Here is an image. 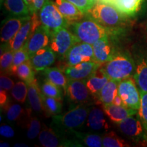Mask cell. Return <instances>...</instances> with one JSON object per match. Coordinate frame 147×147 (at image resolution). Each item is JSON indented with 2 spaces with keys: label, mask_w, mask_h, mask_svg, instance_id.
<instances>
[{
  "label": "cell",
  "mask_w": 147,
  "mask_h": 147,
  "mask_svg": "<svg viewBox=\"0 0 147 147\" xmlns=\"http://www.w3.org/2000/svg\"><path fill=\"white\" fill-rule=\"evenodd\" d=\"M85 15L93 18L112 34L122 32L128 25V16L119 12L110 3L98 0Z\"/></svg>",
  "instance_id": "1"
},
{
  "label": "cell",
  "mask_w": 147,
  "mask_h": 147,
  "mask_svg": "<svg viewBox=\"0 0 147 147\" xmlns=\"http://www.w3.org/2000/svg\"><path fill=\"white\" fill-rule=\"evenodd\" d=\"M80 42L93 45L97 40L112 33L90 16L85 15L80 21L69 24L67 27Z\"/></svg>",
  "instance_id": "2"
},
{
  "label": "cell",
  "mask_w": 147,
  "mask_h": 147,
  "mask_svg": "<svg viewBox=\"0 0 147 147\" xmlns=\"http://www.w3.org/2000/svg\"><path fill=\"white\" fill-rule=\"evenodd\" d=\"M110 80L120 82L134 76L136 65L129 53L116 52L110 61L102 64Z\"/></svg>",
  "instance_id": "3"
},
{
  "label": "cell",
  "mask_w": 147,
  "mask_h": 147,
  "mask_svg": "<svg viewBox=\"0 0 147 147\" xmlns=\"http://www.w3.org/2000/svg\"><path fill=\"white\" fill-rule=\"evenodd\" d=\"M90 109L84 104H78L62 115L53 116V125L59 131H71L87 121Z\"/></svg>",
  "instance_id": "4"
},
{
  "label": "cell",
  "mask_w": 147,
  "mask_h": 147,
  "mask_svg": "<svg viewBox=\"0 0 147 147\" xmlns=\"http://www.w3.org/2000/svg\"><path fill=\"white\" fill-rule=\"evenodd\" d=\"M80 40L67 27H61L51 32L49 47L57 56L63 59L69 49Z\"/></svg>",
  "instance_id": "5"
},
{
  "label": "cell",
  "mask_w": 147,
  "mask_h": 147,
  "mask_svg": "<svg viewBox=\"0 0 147 147\" xmlns=\"http://www.w3.org/2000/svg\"><path fill=\"white\" fill-rule=\"evenodd\" d=\"M39 19L42 25L47 27L51 31L61 27L67 28L69 24L52 0H46L45 4L39 11Z\"/></svg>",
  "instance_id": "6"
},
{
  "label": "cell",
  "mask_w": 147,
  "mask_h": 147,
  "mask_svg": "<svg viewBox=\"0 0 147 147\" xmlns=\"http://www.w3.org/2000/svg\"><path fill=\"white\" fill-rule=\"evenodd\" d=\"M41 22L38 18L37 13H34L22 25L14 37L10 42L5 43L4 47L15 52L25 45L32 34L41 25Z\"/></svg>",
  "instance_id": "7"
},
{
  "label": "cell",
  "mask_w": 147,
  "mask_h": 147,
  "mask_svg": "<svg viewBox=\"0 0 147 147\" xmlns=\"http://www.w3.org/2000/svg\"><path fill=\"white\" fill-rule=\"evenodd\" d=\"M118 95L121 97L125 106L134 110H139L141 102L140 92L131 77L119 82Z\"/></svg>",
  "instance_id": "8"
},
{
  "label": "cell",
  "mask_w": 147,
  "mask_h": 147,
  "mask_svg": "<svg viewBox=\"0 0 147 147\" xmlns=\"http://www.w3.org/2000/svg\"><path fill=\"white\" fill-rule=\"evenodd\" d=\"M63 60L65 66L74 65L82 62L95 61L93 46L85 42H78L69 49Z\"/></svg>",
  "instance_id": "9"
},
{
  "label": "cell",
  "mask_w": 147,
  "mask_h": 147,
  "mask_svg": "<svg viewBox=\"0 0 147 147\" xmlns=\"http://www.w3.org/2000/svg\"><path fill=\"white\" fill-rule=\"evenodd\" d=\"M119 129L136 140L147 141V135L138 114L129 116L118 124Z\"/></svg>",
  "instance_id": "10"
},
{
  "label": "cell",
  "mask_w": 147,
  "mask_h": 147,
  "mask_svg": "<svg viewBox=\"0 0 147 147\" xmlns=\"http://www.w3.org/2000/svg\"><path fill=\"white\" fill-rule=\"evenodd\" d=\"M134 59L136 65L134 80L140 92H147V49L138 51Z\"/></svg>",
  "instance_id": "11"
},
{
  "label": "cell",
  "mask_w": 147,
  "mask_h": 147,
  "mask_svg": "<svg viewBox=\"0 0 147 147\" xmlns=\"http://www.w3.org/2000/svg\"><path fill=\"white\" fill-rule=\"evenodd\" d=\"M51 32L52 31L50 29L43 25H40L34 31L25 44L29 57L37 51L49 46L51 41Z\"/></svg>",
  "instance_id": "12"
},
{
  "label": "cell",
  "mask_w": 147,
  "mask_h": 147,
  "mask_svg": "<svg viewBox=\"0 0 147 147\" xmlns=\"http://www.w3.org/2000/svg\"><path fill=\"white\" fill-rule=\"evenodd\" d=\"M66 94L72 104H85L89 101L91 93L86 84V80H69Z\"/></svg>",
  "instance_id": "13"
},
{
  "label": "cell",
  "mask_w": 147,
  "mask_h": 147,
  "mask_svg": "<svg viewBox=\"0 0 147 147\" xmlns=\"http://www.w3.org/2000/svg\"><path fill=\"white\" fill-rule=\"evenodd\" d=\"M101 65L95 61L80 63L74 65L65 66L63 71L68 80H84L89 78Z\"/></svg>",
  "instance_id": "14"
},
{
  "label": "cell",
  "mask_w": 147,
  "mask_h": 147,
  "mask_svg": "<svg viewBox=\"0 0 147 147\" xmlns=\"http://www.w3.org/2000/svg\"><path fill=\"white\" fill-rule=\"evenodd\" d=\"M39 141L42 146L45 147H57V146H82L77 142L71 140H63L60 138L57 134L53 129L44 127L40 131Z\"/></svg>",
  "instance_id": "15"
},
{
  "label": "cell",
  "mask_w": 147,
  "mask_h": 147,
  "mask_svg": "<svg viewBox=\"0 0 147 147\" xmlns=\"http://www.w3.org/2000/svg\"><path fill=\"white\" fill-rule=\"evenodd\" d=\"M56 57L55 53L48 46L34 53L29 60L35 71H42L55 63Z\"/></svg>",
  "instance_id": "16"
},
{
  "label": "cell",
  "mask_w": 147,
  "mask_h": 147,
  "mask_svg": "<svg viewBox=\"0 0 147 147\" xmlns=\"http://www.w3.org/2000/svg\"><path fill=\"white\" fill-rule=\"evenodd\" d=\"M95 61L98 63L104 64L113 58L116 51L109 39V36L97 40L92 45Z\"/></svg>",
  "instance_id": "17"
},
{
  "label": "cell",
  "mask_w": 147,
  "mask_h": 147,
  "mask_svg": "<svg viewBox=\"0 0 147 147\" xmlns=\"http://www.w3.org/2000/svg\"><path fill=\"white\" fill-rule=\"evenodd\" d=\"M27 16H15L9 18L3 22L1 29V42L7 43L10 42L18 32L23 24L29 18Z\"/></svg>",
  "instance_id": "18"
},
{
  "label": "cell",
  "mask_w": 147,
  "mask_h": 147,
  "mask_svg": "<svg viewBox=\"0 0 147 147\" xmlns=\"http://www.w3.org/2000/svg\"><path fill=\"white\" fill-rule=\"evenodd\" d=\"M102 108L104 113L110 119V121L117 124L124 120L127 117L138 113V110L132 109L125 105L117 106L110 104L102 105Z\"/></svg>",
  "instance_id": "19"
},
{
  "label": "cell",
  "mask_w": 147,
  "mask_h": 147,
  "mask_svg": "<svg viewBox=\"0 0 147 147\" xmlns=\"http://www.w3.org/2000/svg\"><path fill=\"white\" fill-rule=\"evenodd\" d=\"M109 80L102 65H101L95 72L86 80V84L91 95L97 97L101 90Z\"/></svg>",
  "instance_id": "20"
},
{
  "label": "cell",
  "mask_w": 147,
  "mask_h": 147,
  "mask_svg": "<svg viewBox=\"0 0 147 147\" xmlns=\"http://www.w3.org/2000/svg\"><path fill=\"white\" fill-rule=\"evenodd\" d=\"M59 10L69 23L81 20L85 14L68 0H53Z\"/></svg>",
  "instance_id": "21"
},
{
  "label": "cell",
  "mask_w": 147,
  "mask_h": 147,
  "mask_svg": "<svg viewBox=\"0 0 147 147\" xmlns=\"http://www.w3.org/2000/svg\"><path fill=\"white\" fill-rule=\"evenodd\" d=\"M27 86H28L27 97L31 108L37 113L44 112L43 98H42L43 93L36 79L35 78L34 80L27 84Z\"/></svg>",
  "instance_id": "22"
},
{
  "label": "cell",
  "mask_w": 147,
  "mask_h": 147,
  "mask_svg": "<svg viewBox=\"0 0 147 147\" xmlns=\"http://www.w3.org/2000/svg\"><path fill=\"white\" fill-rule=\"evenodd\" d=\"M87 125L93 130L108 129L109 125L104 117V110L97 107L90 110L87 119Z\"/></svg>",
  "instance_id": "23"
},
{
  "label": "cell",
  "mask_w": 147,
  "mask_h": 147,
  "mask_svg": "<svg viewBox=\"0 0 147 147\" xmlns=\"http://www.w3.org/2000/svg\"><path fill=\"white\" fill-rule=\"evenodd\" d=\"M143 0H111L108 3L114 5L127 16H134L140 9Z\"/></svg>",
  "instance_id": "24"
},
{
  "label": "cell",
  "mask_w": 147,
  "mask_h": 147,
  "mask_svg": "<svg viewBox=\"0 0 147 147\" xmlns=\"http://www.w3.org/2000/svg\"><path fill=\"white\" fill-rule=\"evenodd\" d=\"M42 71H43V75L46 77V79L50 80L53 83L61 88L64 94H66L69 80L62 69L56 67H49L42 70Z\"/></svg>",
  "instance_id": "25"
},
{
  "label": "cell",
  "mask_w": 147,
  "mask_h": 147,
  "mask_svg": "<svg viewBox=\"0 0 147 147\" xmlns=\"http://www.w3.org/2000/svg\"><path fill=\"white\" fill-rule=\"evenodd\" d=\"M119 83V82L117 80H108L97 97L100 104L102 105H107L113 103L114 99L118 95Z\"/></svg>",
  "instance_id": "26"
},
{
  "label": "cell",
  "mask_w": 147,
  "mask_h": 147,
  "mask_svg": "<svg viewBox=\"0 0 147 147\" xmlns=\"http://www.w3.org/2000/svg\"><path fill=\"white\" fill-rule=\"evenodd\" d=\"M3 5L12 15L27 16L31 15L30 10L25 0H3Z\"/></svg>",
  "instance_id": "27"
},
{
  "label": "cell",
  "mask_w": 147,
  "mask_h": 147,
  "mask_svg": "<svg viewBox=\"0 0 147 147\" xmlns=\"http://www.w3.org/2000/svg\"><path fill=\"white\" fill-rule=\"evenodd\" d=\"M42 98H43L44 113L47 114V116L58 115L61 113V100L46 96L44 94L42 95Z\"/></svg>",
  "instance_id": "28"
},
{
  "label": "cell",
  "mask_w": 147,
  "mask_h": 147,
  "mask_svg": "<svg viewBox=\"0 0 147 147\" xmlns=\"http://www.w3.org/2000/svg\"><path fill=\"white\" fill-rule=\"evenodd\" d=\"M34 71L30 60L29 59L18 66L16 69L15 75L21 80L28 84L35 79Z\"/></svg>",
  "instance_id": "29"
},
{
  "label": "cell",
  "mask_w": 147,
  "mask_h": 147,
  "mask_svg": "<svg viewBox=\"0 0 147 147\" xmlns=\"http://www.w3.org/2000/svg\"><path fill=\"white\" fill-rule=\"evenodd\" d=\"M76 136L81 140L86 146L90 147L103 146V137L97 134H86L76 131H71Z\"/></svg>",
  "instance_id": "30"
},
{
  "label": "cell",
  "mask_w": 147,
  "mask_h": 147,
  "mask_svg": "<svg viewBox=\"0 0 147 147\" xmlns=\"http://www.w3.org/2000/svg\"><path fill=\"white\" fill-rule=\"evenodd\" d=\"M29 59V56L28 52H27L26 45H25L21 49H18V50L14 52L13 61H12V65L10 67L9 74L15 75L16 69H17L18 66Z\"/></svg>",
  "instance_id": "31"
},
{
  "label": "cell",
  "mask_w": 147,
  "mask_h": 147,
  "mask_svg": "<svg viewBox=\"0 0 147 147\" xmlns=\"http://www.w3.org/2000/svg\"><path fill=\"white\" fill-rule=\"evenodd\" d=\"M41 90L42 93L46 96L55 97L59 100L62 99V90L63 89L47 79H46L42 84Z\"/></svg>",
  "instance_id": "32"
},
{
  "label": "cell",
  "mask_w": 147,
  "mask_h": 147,
  "mask_svg": "<svg viewBox=\"0 0 147 147\" xmlns=\"http://www.w3.org/2000/svg\"><path fill=\"white\" fill-rule=\"evenodd\" d=\"M28 94V86L26 82H18L11 91V95L16 102L23 104L26 101Z\"/></svg>",
  "instance_id": "33"
},
{
  "label": "cell",
  "mask_w": 147,
  "mask_h": 147,
  "mask_svg": "<svg viewBox=\"0 0 147 147\" xmlns=\"http://www.w3.org/2000/svg\"><path fill=\"white\" fill-rule=\"evenodd\" d=\"M129 145L123 139L119 137L114 131L106 133L103 136V146L105 147H125Z\"/></svg>",
  "instance_id": "34"
},
{
  "label": "cell",
  "mask_w": 147,
  "mask_h": 147,
  "mask_svg": "<svg viewBox=\"0 0 147 147\" xmlns=\"http://www.w3.org/2000/svg\"><path fill=\"white\" fill-rule=\"evenodd\" d=\"M1 48L3 49V51L1 50V58H0L1 72L7 73V74H8L12 61H13L14 52L10 49H7L5 47Z\"/></svg>",
  "instance_id": "35"
},
{
  "label": "cell",
  "mask_w": 147,
  "mask_h": 147,
  "mask_svg": "<svg viewBox=\"0 0 147 147\" xmlns=\"http://www.w3.org/2000/svg\"><path fill=\"white\" fill-rule=\"evenodd\" d=\"M6 110L7 118L10 121H15L21 118V117L27 111H25L19 104H8L4 108Z\"/></svg>",
  "instance_id": "36"
},
{
  "label": "cell",
  "mask_w": 147,
  "mask_h": 147,
  "mask_svg": "<svg viewBox=\"0 0 147 147\" xmlns=\"http://www.w3.org/2000/svg\"><path fill=\"white\" fill-rule=\"evenodd\" d=\"M29 120L27 123V136L29 139L33 140L39 136L41 129V124L40 121L36 117H29Z\"/></svg>",
  "instance_id": "37"
},
{
  "label": "cell",
  "mask_w": 147,
  "mask_h": 147,
  "mask_svg": "<svg viewBox=\"0 0 147 147\" xmlns=\"http://www.w3.org/2000/svg\"><path fill=\"white\" fill-rule=\"evenodd\" d=\"M140 106L138 110V114L142 121L145 132L147 135V92H140Z\"/></svg>",
  "instance_id": "38"
},
{
  "label": "cell",
  "mask_w": 147,
  "mask_h": 147,
  "mask_svg": "<svg viewBox=\"0 0 147 147\" xmlns=\"http://www.w3.org/2000/svg\"><path fill=\"white\" fill-rule=\"evenodd\" d=\"M74 5H75L79 10H80L84 14L95 4L97 0H68Z\"/></svg>",
  "instance_id": "39"
},
{
  "label": "cell",
  "mask_w": 147,
  "mask_h": 147,
  "mask_svg": "<svg viewBox=\"0 0 147 147\" xmlns=\"http://www.w3.org/2000/svg\"><path fill=\"white\" fill-rule=\"evenodd\" d=\"M13 80L9 78L8 76L5 75V74H1L0 76V87L1 89L5 90L7 91H10L12 89L14 86Z\"/></svg>",
  "instance_id": "40"
},
{
  "label": "cell",
  "mask_w": 147,
  "mask_h": 147,
  "mask_svg": "<svg viewBox=\"0 0 147 147\" xmlns=\"http://www.w3.org/2000/svg\"><path fill=\"white\" fill-rule=\"evenodd\" d=\"M0 134L5 138H12L14 136V131L8 125H2L0 127Z\"/></svg>",
  "instance_id": "41"
},
{
  "label": "cell",
  "mask_w": 147,
  "mask_h": 147,
  "mask_svg": "<svg viewBox=\"0 0 147 147\" xmlns=\"http://www.w3.org/2000/svg\"><path fill=\"white\" fill-rule=\"evenodd\" d=\"M7 91L1 89L0 91V104H1V107L4 108L5 106L8 104V97Z\"/></svg>",
  "instance_id": "42"
},
{
  "label": "cell",
  "mask_w": 147,
  "mask_h": 147,
  "mask_svg": "<svg viewBox=\"0 0 147 147\" xmlns=\"http://www.w3.org/2000/svg\"><path fill=\"white\" fill-rule=\"evenodd\" d=\"M46 0H33V3H34V8L35 13L39 12L43 5L45 4Z\"/></svg>",
  "instance_id": "43"
},
{
  "label": "cell",
  "mask_w": 147,
  "mask_h": 147,
  "mask_svg": "<svg viewBox=\"0 0 147 147\" xmlns=\"http://www.w3.org/2000/svg\"><path fill=\"white\" fill-rule=\"evenodd\" d=\"M112 104H115V105H117V106H122V105H124L123 102V100L122 99H121V97L119 96V95H117V96L115 97V98L114 99L113 102Z\"/></svg>",
  "instance_id": "44"
},
{
  "label": "cell",
  "mask_w": 147,
  "mask_h": 147,
  "mask_svg": "<svg viewBox=\"0 0 147 147\" xmlns=\"http://www.w3.org/2000/svg\"><path fill=\"white\" fill-rule=\"evenodd\" d=\"M25 3H27L29 10H30L31 15L33 14H34L35 12H34V3H33V0H25Z\"/></svg>",
  "instance_id": "45"
},
{
  "label": "cell",
  "mask_w": 147,
  "mask_h": 147,
  "mask_svg": "<svg viewBox=\"0 0 147 147\" xmlns=\"http://www.w3.org/2000/svg\"><path fill=\"white\" fill-rule=\"evenodd\" d=\"M0 146L1 147H9L10 146V144H9V143L8 142H1L0 143Z\"/></svg>",
  "instance_id": "46"
},
{
  "label": "cell",
  "mask_w": 147,
  "mask_h": 147,
  "mask_svg": "<svg viewBox=\"0 0 147 147\" xmlns=\"http://www.w3.org/2000/svg\"><path fill=\"white\" fill-rule=\"evenodd\" d=\"M14 146H18V147H21V146H28L27 145H26L25 144H23V143H20V144H16L14 145Z\"/></svg>",
  "instance_id": "47"
},
{
  "label": "cell",
  "mask_w": 147,
  "mask_h": 147,
  "mask_svg": "<svg viewBox=\"0 0 147 147\" xmlns=\"http://www.w3.org/2000/svg\"><path fill=\"white\" fill-rule=\"evenodd\" d=\"M98 1H103V2H106V3H108L110 2L111 0H98Z\"/></svg>",
  "instance_id": "48"
}]
</instances>
